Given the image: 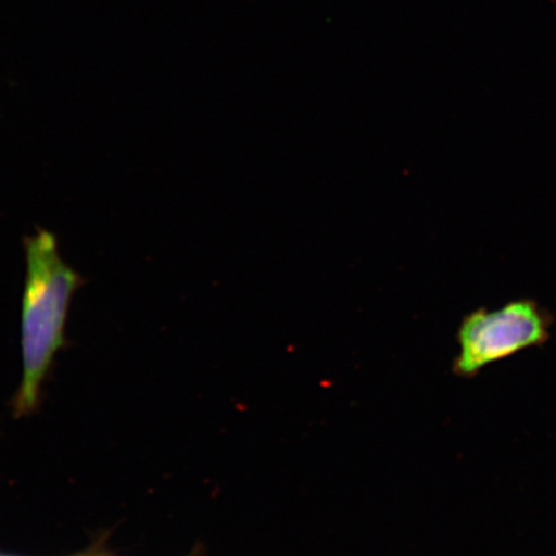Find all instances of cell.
<instances>
[{"mask_svg":"<svg viewBox=\"0 0 556 556\" xmlns=\"http://www.w3.org/2000/svg\"><path fill=\"white\" fill-rule=\"evenodd\" d=\"M26 276L21 309L24 379L17 409L30 412L55 352L65 343L70 304L83 277L62 260L54 233L38 228L24 241Z\"/></svg>","mask_w":556,"mask_h":556,"instance_id":"6da1fadb","label":"cell"},{"mask_svg":"<svg viewBox=\"0 0 556 556\" xmlns=\"http://www.w3.org/2000/svg\"><path fill=\"white\" fill-rule=\"evenodd\" d=\"M554 317L532 299H519L497 311L479 308L465 316L457 331L460 353L454 372L475 378L484 367L551 339Z\"/></svg>","mask_w":556,"mask_h":556,"instance_id":"7a4b0ae2","label":"cell"}]
</instances>
